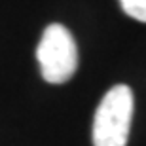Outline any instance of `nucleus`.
Returning a JSON list of instances; mask_svg holds the SVG:
<instances>
[{
	"label": "nucleus",
	"instance_id": "obj_3",
	"mask_svg": "<svg viewBox=\"0 0 146 146\" xmlns=\"http://www.w3.org/2000/svg\"><path fill=\"white\" fill-rule=\"evenodd\" d=\"M119 6L129 17L146 23V0H119Z\"/></svg>",
	"mask_w": 146,
	"mask_h": 146
},
{
	"label": "nucleus",
	"instance_id": "obj_1",
	"mask_svg": "<svg viewBox=\"0 0 146 146\" xmlns=\"http://www.w3.org/2000/svg\"><path fill=\"white\" fill-rule=\"evenodd\" d=\"M133 91L118 84L101 99L93 118V146H125L133 118Z\"/></svg>",
	"mask_w": 146,
	"mask_h": 146
},
{
	"label": "nucleus",
	"instance_id": "obj_2",
	"mask_svg": "<svg viewBox=\"0 0 146 146\" xmlns=\"http://www.w3.org/2000/svg\"><path fill=\"white\" fill-rule=\"evenodd\" d=\"M36 59L42 78L48 84H65L78 68V48L70 31L59 23L44 31L36 48Z\"/></svg>",
	"mask_w": 146,
	"mask_h": 146
}]
</instances>
